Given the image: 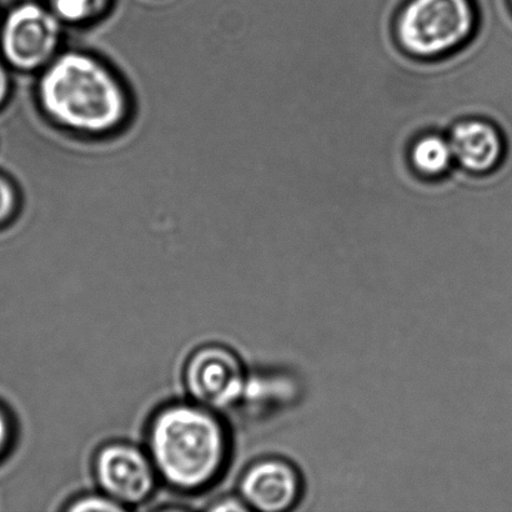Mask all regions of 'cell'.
Here are the masks:
<instances>
[{"label": "cell", "mask_w": 512, "mask_h": 512, "mask_svg": "<svg viewBox=\"0 0 512 512\" xmlns=\"http://www.w3.org/2000/svg\"><path fill=\"white\" fill-rule=\"evenodd\" d=\"M39 112L55 128L75 137H112L127 127L133 100L117 70L85 50H62L34 88Z\"/></svg>", "instance_id": "1"}, {"label": "cell", "mask_w": 512, "mask_h": 512, "mask_svg": "<svg viewBox=\"0 0 512 512\" xmlns=\"http://www.w3.org/2000/svg\"><path fill=\"white\" fill-rule=\"evenodd\" d=\"M147 443L159 480L183 493L215 483L229 460V434L217 411L192 400L155 414Z\"/></svg>", "instance_id": "2"}, {"label": "cell", "mask_w": 512, "mask_h": 512, "mask_svg": "<svg viewBox=\"0 0 512 512\" xmlns=\"http://www.w3.org/2000/svg\"><path fill=\"white\" fill-rule=\"evenodd\" d=\"M480 24L476 0H406L394 20V37L409 57L431 62L468 47Z\"/></svg>", "instance_id": "3"}, {"label": "cell", "mask_w": 512, "mask_h": 512, "mask_svg": "<svg viewBox=\"0 0 512 512\" xmlns=\"http://www.w3.org/2000/svg\"><path fill=\"white\" fill-rule=\"evenodd\" d=\"M64 25L42 0L15 4L0 22V53L13 72L38 74L62 52Z\"/></svg>", "instance_id": "4"}, {"label": "cell", "mask_w": 512, "mask_h": 512, "mask_svg": "<svg viewBox=\"0 0 512 512\" xmlns=\"http://www.w3.org/2000/svg\"><path fill=\"white\" fill-rule=\"evenodd\" d=\"M184 385L190 400L220 413L243 398L247 376L234 351L208 345L190 355L184 369Z\"/></svg>", "instance_id": "5"}, {"label": "cell", "mask_w": 512, "mask_h": 512, "mask_svg": "<svg viewBox=\"0 0 512 512\" xmlns=\"http://www.w3.org/2000/svg\"><path fill=\"white\" fill-rule=\"evenodd\" d=\"M94 476L100 491L125 509L145 503L159 476L147 450L129 443H110L95 455Z\"/></svg>", "instance_id": "6"}, {"label": "cell", "mask_w": 512, "mask_h": 512, "mask_svg": "<svg viewBox=\"0 0 512 512\" xmlns=\"http://www.w3.org/2000/svg\"><path fill=\"white\" fill-rule=\"evenodd\" d=\"M448 138L455 165L475 177L498 173L508 158L504 129L493 119L468 117L451 125Z\"/></svg>", "instance_id": "7"}, {"label": "cell", "mask_w": 512, "mask_h": 512, "mask_svg": "<svg viewBox=\"0 0 512 512\" xmlns=\"http://www.w3.org/2000/svg\"><path fill=\"white\" fill-rule=\"evenodd\" d=\"M239 490L240 498L249 510L285 512L299 503L303 479L290 461L265 458L255 461L245 470Z\"/></svg>", "instance_id": "8"}, {"label": "cell", "mask_w": 512, "mask_h": 512, "mask_svg": "<svg viewBox=\"0 0 512 512\" xmlns=\"http://www.w3.org/2000/svg\"><path fill=\"white\" fill-rule=\"evenodd\" d=\"M408 162L420 178L438 180L448 177L455 167L448 134L428 132L416 137L409 145Z\"/></svg>", "instance_id": "9"}, {"label": "cell", "mask_w": 512, "mask_h": 512, "mask_svg": "<svg viewBox=\"0 0 512 512\" xmlns=\"http://www.w3.org/2000/svg\"><path fill=\"white\" fill-rule=\"evenodd\" d=\"M64 27L85 28L103 20L114 0H42Z\"/></svg>", "instance_id": "10"}, {"label": "cell", "mask_w": 512, "mask_h": 512, "mask_svg": "<svg viewBox=\"0 0 512 512\" xmlns=\"http://www.w3.org/2000/svg\"><path fill=\"white\" fill-rule=\"evenodd\" d=\"M20 208V194L17 185L0 172V228L13 222Z\"/></svg>", "instance_id": "11"}, {"label": "cell", "mask_w": 512, "mask_h": 512, "mask_svg": "<svg viewBox=\"0 0 512 512\" xmlns=\"http://www.w3.org/2000/svg\"><path fill=\"white\" fill-rule=\"evenodd\" d=\"M68 511L72 512H122L127 511L124 506L117 503V501L109 498L100 491L99 494H89L79 496L78 499L69 504Z\"/></svg>", "instance_id": "12"}, {"label": "cell", "mask_w": 512, "mask_h": 512, "mask_svg": "<svg viewBox=\"0 0 512 512\" xmlns=\"http://www.w3.org/2000/svg\"><path fill=\"white\" fill-rule=\"evenodd\" d=\"M13 438V425L7 411L0 406V458L7 453Z\"/></svg>", "instance_id": "13"}, {"label": "cell", "mask_w": 512, "mask_h": 512, "mask_svg": "<svg viewBox=\"0 0 512 512\" xmlns=\"http://www.w3.org/2000/svg\"><path fill=\"white\" fill-rule=\"evenodd\" d=\"M13 92L12 73L9 72L8 65L0 63V110L7 107Z\"/></svg>", "instance_id": "14"}, {"label": "cell", "mask_w": 512, "mask_h": 512, "mask_svg": "<svg viewBox=\"0 0 512 512\" xmlns=\"http://www.w3.org/2000/svg\"><path fill=\"white\" fill-rule=\"evenodd\" d=\"M210 510L213 511H248L247 504L240 498H227L217 501Z\"/></svg>", "instance_id": "15"}, {"label": "cell", "mask_w": 512, "mask_h": 512, "mask_svg": "<svg viewBox=\"0 0 512 512\" xmlns=\"http://www.w3.org/2000/svg\"><path fill=\"white\" fill-rule=\"evenodd\" d=\"M506 3H508L509 12L512 15V0H506Z\"/></svg>", "instance_id": "16"}, {"label": "cell", "mask_w": 512, "mask_h": 512, "mask_svg": "<svg viewBox=\"0 0 512 512\" xmlns=\"http://www.w3.org/2000/svg\"><path fill=\"white\" fill-rule=\"evenodd\" d=\"M0 22H2V20H0Z\"/></svg>", "instance_id": "17"}]
</instances>
